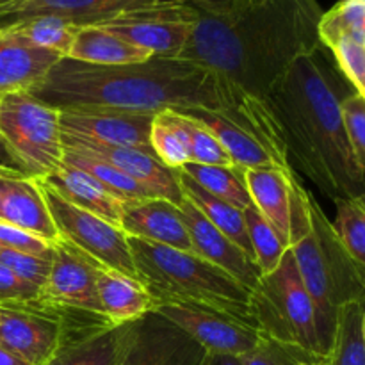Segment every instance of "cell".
Here are the masks:
<instances>
[{
    "instance_id": "52a82bcc",
    "label": "cell",
    "mask_w": 365,
    "mask_h": 365,
    "mask_svg": "<svg viewBox=\"0 0 365 365\" xmlns=\"http://www.w3.org/2000/svg\"><path fill=\"white\" fill-rule=\"evenodd\" d=\"M59 118L61 110L39 102L31 93L0 96V134L24 177L45 178L63 164Z\"/></svg>"
},
{
    "instance_id": "ffe728a7",
    "label": "cell",
    "mask_w": 365,
    "mask_h": 365,
    "mask_svg": "<svg viewBox=\"0 0 365 365\" xmlns=\"http://www.w3.org/2000/svg\"><path fill=\"white\" fill-rule=\"evenodd\" d=\"M294 170H282L278 166H262L245 170L246 189L252 203L260 214L273 225L282 241L289 246L291 230V182Z\"/></svg>"
},
{
    "instance_id": "8fae6325",
    "label": "cell",
    "mask_w": 365,
    "mask_h": 365,
    "mask_svg": "<svg viewBox=\"0 0 365 365\" xmlns=\"http://www.w3.org/2000/svg\"><path fill=\"white\" fill-rule=\"evenodd\" d=\"M102 264L61 237L52 245V260L39 294L50 302L103 314L96 291V274Z\"/></svg>"
},
{
    "instance_id": "277c9868",
    "label": "cell",
    "mask_w": 365,
    "mask_h": 365,
    "mask_svg": "<svg viewBox=\"0 0 365 365\" xmlns=\"http://www.w3.org/2000/svg\"><path fill=\"white\" fill-rule=\"evenodd\" d=\"M128 246L138 280L152 296L153 307L160 303H200L252 321V291L221 267L192 252L152 245L141 239L128 237Z\"/></svg>"
},
{
    "instance_id": "bcb514c9",
    "label": "cell",
    "mask_w": 365,
    "mask_h": 365,
    "mask_svg": "<svg viewBox=\"0 0 365 365\" xmlns=\"http://www.w3.org/2000/svg\"><path fill=\"white\" fill-rule=\"evenodd\" d=\"M7 177H16V175H7L0 171V210H2V202H4V195H6V184H7Z\"/></svg>"
},
{
    "instance_id": "4dcf8cb0",
    "label": "cell",
    "mask_w": 365,
    "mask_h": 365,
    "mask_svg": "<svg viewBox=\"0 0 365 365\" xmlns=\"http://www.w3.org/2000/svg\"><path fill=\"white\" fill-rule=\"evenodd\" d=\"M334 225L346 252L365 269V196L337 200Z\"/></svg>"
},
{
    "instance_id": "c3c4849f",
    "label": "cell",
    "mask_w": 365,
    "mask_h": 365,
    "mask_svg": "<svg viewBox=\"0 0 365 365\" xmlns=\"http://www.w3.org/2000/svg\"><path fill=\"white\" fill-rule=\"evenodd\" d=\"M298 365H324V362H317V360H303Z\"/></svg>"
},
{
    "instance_id": "e575fe53",
    "label": "cell",
    "mask_w": 365,
    "mask_h": 365,
    "mask_svg": "<svg viewBox=\"0 0 365 365\" xmlns=\"http://www.w3.org/2000/svg\"><path fill=\"white\" fill-rule=\"evenodd\" d=\"M349 84L365 98V45L351 38H342L328 48Z\"/></svg>"
},
{
    "instance_id": "8992f818",
    "label": "cell",
    "mask_w": 365,
    "mask_h": 365,
    "mask_svg": "<svg viewBox=\"0 0 365 365\" xmlns=\"http://www.w3.org/2000/svg\"><path fill=\"white\" fill-rule=\"evenodd\" d=\"M250 317L267 339L302 351L307 359L324 362L316 328V310L299 274L291 248L277 269L260 278L250 296Z\"/></svg>"
},
{
    "instance_id": "5bb4252c",
    "label": "cell",
    "mask_w": 365,
    "mask_h": 365,
    "mask_svg": "<svg viewBox=\"0 0 365 365\" xmlns=\"http://www.w3.org/2000/svg\"><path fill=\"white\" fill-rule=\"evenodd\" d=\"M155 114L118 110H61L63 135L113 146H128L152 153L150 128Z\"/></svg>"
},
{
    "instance_id": "d6a6232c",
    "label": "cell",
    "mask_w": 365,
    "mask_h": 365,
    "mask_svg": "<svg viewBox=\"0 0 365 365\" xmlns=\"http://www.w3.org/2000/svg\"><path fill=\"white\" fill-rule=\"evenodd\" d=\"M182 118L185 132L189 139V163L207 164V166H235L234 160L227 153V150L221 146L216 135L200 123L195 118L177 110Z\"/></svg>"
},
{
    "instance_id": "f6af8a7d",
    "label": "cell",
    "mask_w": 365,
    "mask_h": 365,
    "mask_svg": "<svg viewBox=\"0 0 365 365\" xmlns=\"http://www.w3.org/2000/svg\"><path fill=\"white\" fill-rule=\"evenodd\" d=\"M21 2H25V0H0V20L9 16Z\"/></svg>"
},
{
    "instance_id": "836d02e7",
    "label": "cell",
    "mask_w": 365,
    "mask_h": 365,
    "mask_svg": "<svg viewBox=\"0 0 365 365\" xmlns=\"http://www.w3.org/2000/svg\"><path fill=\"white\" fill-rule=\"evenodd\" d=\"M203 355L205 349L198 342L168 323L163 346L153 365H200Z\"/></svg>"
},
{
    "instance_id": "74e56055",
    "label": "cell",
    "mask_w": 365,
    "mask_h": 365,
    "mask_svg": "<svg viewBox=\"0 0 365 365\" xmlns=\"http://www.w3.org/2000/svg\"><path fill=\"white\" fill-rule=\"evenodd\" d=\"M241 359L245 365H298L303 360H310L298 349L267 337H262V341L252 351L241 355Z\"/></svg>"
},
{
    "instance_id": "ab89813d",
    "label": "cell",
    "mask_w": 365,
    "mask_h": 365,
    "mask_svg": "<svg viewBox=\"0 0 365 365\" xmlns=\"http://www.w3.org/2000/svg\"><path fill=\"white\" fill-rule=\"evenodd\" d=\"M39 294L36 285L14 274L13 271L0 264V307L13 305V303L29 302Z\"/></svg>"
},
{
    "instance_id": "2e32d148",
    "label": "cell",
    "mask_w": 365,
    "mask_h": 365,
    "mask_svg": "<svg viewBox=\"0 0 365 365\" xmlns=\"http://www.w3.org/2000/svg\"><path fill=\"white\" fill-rule=\"evenodd\" d=\"M63 57L52 50L41 48L11 27L0 34V96L7 93H32L45 82Z\"/></svg>"
},
{
    "instance_id": "6da1fadb",
    "label": "cell",
    "mask_w": 365,
    "mask_h": 365,
    "mask_svg": "<svg viewBox=\"0 0 365 365\" xmlns=\"http://www.w3.org/2000/svg\"><path fill=\"white\" fill-rule=\"evenodd\" d=\"M196 13L178 59L216 77L221 107L266 100L294 61L323 46L319 21L324 11L317 0H253L227 14Z\"/></svg>"
},
{
    "instance_id": "3957f363",
    "label": "cell",
    "mask_w": 365,
    "mask_h": 365,
    "mask_svg": "<svg viewBox=\"0 0 365 365\" xmlns=\"http://www.w3.org/2000/svg\"><path fill=\"white\" fill-rule=\"evenodd\" d=\"M57 110L157 114L170 109H221L216 77L185 59L100 66L63 57L31 93Z\"/></svg>"
},
{
    "instance_id": "9c48e42d",
    "label": "cell",
    "mask_w": 365,
    "mask_h": 365,
    "mask_svg": "<svg viewBox=\"0 0 365 365\" xmlns=\"http://www.w3.org/2000/svg\"><path fill=\"white\" fill-rule=\"evenodd\" d=\"M152 314L173 324L205 351L241 356L264 337L250 319L200 303H160Z\"/></svg>"
},
{
    "instance_id": "8d00e7d4",
    "label": "cell",
    "mask_w": 365,
    "mask_h": 365,
    "mask_svg": "<svg viewBox=\"0 0 365 365\" xmlns=\"http://www.w3.org/2000/svg\"><path fill=\"white\" fill-rule=\"evenodd\" d=\"M342 120L356 160L365 171V98L359 93H351L341 103Z\"/></svg>"
},
{
    "instance_id": "f1b7e54d",
    "label": "cell",
    "mask_w": 365,
    "mask_h": 365,
    "mask_svg": "<svg viewBox=\"0 0 365 365\" xmlns=\"http://www.w3.org/2000/svg\"><path fill=\"white\" fill-rule=\"evenodd\" d=\"M245 223L246 232H248L250 245L253 248V255H255V264L259 266L260 273L269 274L280 264L282 257L287 252V245L280 239L273 225L257 210L253 203H250L245 210Z\"/></svg>"
},
{
    "instance_id": "ee69618b",
    "label": "cell",
    "mask_w": 365,
    "mask_h": 365,
    "mask_svg": "<svg viewBox=\"0 0 365 365\" xmlns=\"http://www.w3.org/2000/svg\"><path fill=\"white\" fill-rule=\"evenodd\" d=\"M0 365H31V364L25 362L24 359H20L18 355L11 353L9 349L0 346Z\"/></svg>"
},
{
    "instance_id": "f907efd6",
    "label": "cell",
    "mask_w": 365,
    "mask_h": 365,
    "mask_svg": "<svg viewBox=\"0 0 365 365\" xmlns=\"http://www.w3.org/2000/svg\"><path fill=\"white\" fill-rule=\"evenodd\" d=\"M364 341H365V316H364Z\"/></svg>"
},
{
    "instance_id": "60d3db41",
    "label": "cell",
    "mask_w": 365,
    "mask_h": 365,
    "mask_svg": "<svg viewBox=\"0 0 365 365\" xmlns=\"http://www.w3.org/2000/svg\"><path fill=\"white\" fill-rule=\"evenodd\" d=\"M253 0H192V6L198 11L209 14H227L248 6Z\"/></svg>"
},
{
    "instance_id": "d4e9b609",
    "label": "cell",
    "mask_w": 365,
    "mask_h": 365,
    "mask_svg": "<svg viewBox=\"0 0 365 365\" xmlns=\"http://www.w3.org/2000/svg\"><path fill=\"white\" fill-rule=\"evenodd\" d=\"M364 316V302L348 303L339 309L334 344L324 365H365Z\"/></svg>"
},
{
    "instance_id": "484cf974",
    "label": "cell",
    "mask_w": 365,
    "mask_h": 365,
    "mask_svg": "<svg viewBox=\"0 0 365 365\" xmlns=\"http://www.w3.org/2000/svg\"><path fill=\"white\" fill-rule=\"evenodd\" d=\"M182 173L202 185L207 192L216 198L245 210L252 203L246 189L245 170L237 166H207V164L189 163L182 168Z\"/></svg>"
},
{
    "instance_id": "603a6c76",
    "label": "cell",
    "mask_w": 365,
    "mask_h": 365,
    "mask_svg": "<svg viewBox=\"0 0 365 365\" xmlns=\"http://www.w3.org/2000/svg\"><path fill=\"white\" fill-rule=\"evenodd\" d=\"M68 57L81 63L100 64V66H120V64L145 63L153 56L148 50L125 41L103 27L86 25L78 27Z\"/></svg>"
},
{
    "instance_id": "7a4b0ae2",
    "label": "cell",
    "mask_w": 365,
    "mask_h": 365,
    "mask_svg": "<svg viewBox=\"0 0 365 365\" xmlns=\"http://www.w3.org/2000/svg\"><path fill=\"white\" fill-rule=\"evenodd\" d=\"M355 88L327 46L292 63L267 93L266 103L280 132L292 170L331 202L365 196V171L356 160L341 103Z\"/></svg>"
},
{
    "instance_id": "4fadbf2b",
    "label": "cell",
    "mask_w": 365,
    "mask_h": 365,
    "mask_svg": "<svg viewBox=\"0 0 365 365\" xmlns=\"http://www.w3.org/2000/svg\"><path fill=\"white\" fill-rule=\"evenodd\" d=\"M192 0H25L4 20L13 24L34 16H59L77 27L106 25L130 14L191 4Z\"/></svg>"
},
{
    "instance_id": "e0dca14e",
    "label": "cell",
    "mask_w": 365,
    "mask_h": 365,
    "mask_svg": "<svg viewBox=\"0 0 365 365\" xmlns=\"http://www.w3.org/2000/svg\"><path fill=\"white\" fill-rule=\"evenodd\" d=\"M120 228L127 237L152 245L192 252L191 237L182 217L180 207L164 198H146L123 203Z\"/></svg>"
},
{
    "instance_id": "83f0119b",
    "label": "cell",
    "mask_w": 365,
    "mask_h": 365,
    "mask_svg": "<svg viewBox=\"0 0 365 365\" xmlns=\"http://www.w3.org/2000/svg\"><path fill=\"white\" fill-rule=\"evenodd\" d=\"M150 146L155 159H159L170 170H182L185 164H189L187 132L177 110H163L153 116Z\"/></svg>"
},
{
    "instance_id": "d6986e66",
    "label": "cell",
    "mask_w": 365,
    "mask_h": 365,
    "mask_svg": "<svg viewBox=\"0 0 365 365\" xmlns=\"http://www.w3.org/2000/svg\"><path fill=\"white\" fill-rule=\"evenodd\" d=\"M0 220L18 228H24L25 232L50 242V245L61 239L59 230L53 223V217L36 178L7 177Z\"/></svg>"
},
{
    "instance_id": "7dc6e473",
    "label": "cell",
    "mask_w": 365,
    "mask_h": 365,
    "mask_svg": "<svg viewBox=\"0 0 365 365\" xmlns=\"http://www.w3.org/2000/svg\"><path fill=\"white\" fill-rule=\"evenodd\" d=\"M16 24H13L11 20H0V34H4L6 31H9L11 27H14Z\"/></svg>"
},
{
    "instance_id": "7bdbcfd3",
    "label": "cell",
    "mask_w": 365,
    "mask_h": 365,
    "mask_svg": "<svg viewBox=\"0 0 365 365\" xmlns=\"http://www.w3.org/2000/svg\"><path fill=\"white\" fill-rule=\"evenodd\" d=\"M200 365H245L239 355H230V353H216L205 351L202 364Z\"/></svg>"
},
{
    "instance_id": "5b68a950",
    "label": "cell",
    "mask_w": 365,
    "mask_h": 365,
    "mask_svg": "<svg viewBox=\"0 0 365 365\" xmlns=\"http://www.w3.org/2000/svg\"><path fill=\"white\" fill-rule=\"evenodd\" d=\"M310 214L312 230L291 252L314 303L317 337L327 360L334 344L339 309L348 303H365V269L346 252L314 196H310Z\"/></svg>"
},
{
    "instance_id": "b9f144b4",
    "label": "cell",
    "mask_w": 365,
    "mask_h": 365,
    "mask_svg": "<svg viewBox=\"0 0 365 365\" xmlns=\"http://www.w3.org/2000/svg\"><path fill=\"white\" fill-rule=\"evenodd\" d=\"M0 171H2V173H7V175L24 177L20 166H18V163L14 160V157H13V153H11L9 146H7L6 141H4L2 134H0Z\"/></svg>"
},
{
    "instance_id": "7402d4cb",
    "label": "cell",
    "mask_w": 365,
    "mask_h": 365,
    "mask_svg": "<svg viewBox=\"0 0 365 365\" xmlns=\"http://www.w3.org/2000/svg\"><path fill=\"white\" fill-rule=\"evenodd\" d=\"M96 291L103 316L114 324L135 323L153 312V299L145 285L120 271L100 267Z\"/></svg>"
},
{
    "instance_id": "44dd1931",
    "label": "cell",
    "mask_w": 365,
    "mask_h": 365,
    "mask_svg": "<svg viewBox=\"0 0 365 365\" xmlns=\"http://www.w3.org/2000/svg\"><path fill=\"white\" fill-rule=\"evenodd\" d=\"M39 180L45 182L48 187H52L57 195L63 196L71 205L88 210V212L106 220L107 223L120 228L123 202L107 192L95 178H91L84 171L63 163L48 177L39 178Z\"/></svg>"
},
{
    "instance_id": "7c38bea8",
    "label": "cell",
    "mask_w": 365,
    "mask_h": 365,
    "mask_svg": "<svg viewBox=\"0 0 365 365\" xmlns=\"http://www.w3.org/2000/svg\"><path fill=\"white\" fill-rule=\"evenodd\" d=\"M63 145L64 148L110 164L121 173L130 177L132 180L145 185L157 198L170 200L175 205H180L184 200V192H182L180 182H178V171L164 166L152 153L138 148H128V146L103 145V143L71 138V135H63Z\"/></svg>"
},
{
    "instance_id": "f546056e",
    "label": "cell",
    "mask_w": 365,
    "mask_h": 365,
    "mask_svg": "<svg viewBox=\"0 0 365 365\" xmlns=\"http://www.w3.org/2000/svg\"><path fill=\"white\" fill-rule=\"evenodd\" d=\"M342 38H351L365 43V2H337L330 11L323 13L319 21V39L330 48Z\"/></svg>"
},
{
    "instance_id": "d590c367",
    "label": "cell",
    "mask_w": 365,
    "mask_h": 365,
    "mask_svg": "<svg viewBox=\"0 0 365 365\" xmlns=\"http://www.w3.org/2000/svg\"><path fill=\"white\" fill-rule=\"evenodd\" d=\"M50 260H52V257L29 255V253L0 246V264L20 278L27 280L29 284L36 285L38 289L45 285L46 274L50 269Z\"/></svg>"
},
{
    "instance_id": "f35d334b",
    "label": "cell",
    "mask_w": 365,
    "mask_h": 365,
    "mask_svg": "<svg viewBox=\"0 0 365 365\" xmlns=\"http://www.w3.org/2000/svg\"><path fill=\"white\" fill-rule=\"evenodd\" d=\"M0 246L36 257H52V245L0 220Z\"/></svg>"
},
{
    "instance_id": "9a60e30c",
    "label": "cell",
    "mask_w": 365,
    "mask_h": 365,
    "mask_svg": "<svg viewBox=\"0 0 365 365\" xmlns=\"http://www.w3.org/2000/svg\"><path fill=\"white\" fill-rule=\"evenodd\" d=\"M178 207H180L182 217L191 237L192 253L221 267L239 284L245 285L248 291H253L262 278L255 260L250 259L234 241L217 230L191 200L184 196Z\"/></svg>"
},
{
    "instance_id": "ac0fdd59",
    "label": "cell",
    "mask_w": 365,
    "mask_h": 365,
    "mask_svg": "<svg viewBox=\"0 0 365 365\" xmlns=\"http://www.w3.org/2000/svg\"><path fill=\"white\" fill-rule=\"evenodd\" d=\"M143 319L114 324L64 344L45 365H128L141 341Z\"/></svg>"
},
{
    "instance_id": "cb8c5ba5",
    "label": "cell",
    "mask_w": 365,
    "mask_h": 365,
    "mask_svg": "<svg viewBox=\"0 0 365 365\" xmlns=\"http://www.w3.org/2000/svg\"><path fill=\"white\" fill-rule=\"evenodd\" d=\"M178 171V182H180L182 192H184L185 198L191 200L196 207L203 212V216L214 225L220 232H223L230 241H234L250 259L255 260L253 255V248L250 245L248 232H246V223H245V214L241 209L230 205V203L223 202V200L216 198L210 192H207L202 185L196 184L192 178H189L187 175Z\"/></svg>"
},
{
    "instance_id": "ba28073f",
    "label": "cell",
    "mask_w": 365,
    "mask_h": 365,
    "mask_svg": "<svg viewBox=\"0 0 365 365\" xmlns=\"http://www.w3.org/2000/svg\"><path fill=\"white\" fill-rule=\"evenodd\" d=\"M38 184L61 237L77 246L81 252L88 253L107 269L120 271L127 277L138 278L128 237L121 228L107 223L106 220L88 210L71 205L39 178Z\"/></svg>"
},
{
    "instance_id": "816d5d0a",
    "label": "cell",
    "mask_w": 365,
    "mask_h": 365,
    "mask_svg": "<svg viewBox=\"0 0 365 365\" xmlns=\"http://www.w3.org/2000/svg\"><path fill=\"white\" fill-rule=\"evenodd\" d=\"M364 45H365V43H364Z\"/></svg>"
},
{
    "instance_id": "30bf717a",
    "label": "cell",
    "mask_w": 365,
    "mask_h": 365,
    "mask_svg": "<svg viewBox=\"0 0 365 365\" xmlns=\"http://www.w3.org/2000/svg\"><path fill=\"white\" fill-rule=\"evenodd\" d=\"M196 16L198 13L191 2L185 6L135 13L96 27H103L125 41L148 50L153 57L178 59L191 38Z\"/></svg>"
},
{
    "instance_id": "1f68e13d",
    "label": "cell",
    "mask_w": 365,
    "mask_h": 365,
    "mask_svg": "<svg viewBox=\"0 0 365 365\" xmlns=\"http://www.w3.org/2000/svg\"><path fill=\"white\" fill-rule=\"evenodd\" d=\"M16 29L25 38L31 39L34 45L57 52L61 57L70 56L75 34L78 31L77 25L70 24L59 16H50V14L20 21V24H16Z\"/></svg>"
},
{
    "instance_id": "4316f807",
    "label": "cell",
    "mask_w": 365,
    "mask_h": 365,
    "mask_svg": "<svg viewBox=\"0 0 365 365\" xmlns=\"http://www.w3.org/2000/svg\"><path fill=\"white\" fill-rule=\"evenodd\" d=\"M63 163L70 164V166L88 173L89 177L95 178L107 192L116 196V198L123 203L139 202V200L146 198H157V196L153 195L152 191H148L145 185L138 184V182L132 180L130 177L121 173L120 170H116L114 166H110V164L103 163V160L100 159H93V157L84 155V153L64 148Z\"/></svg>"
},
{
    "instance_id": "681fc988",
    "label": "cell",
    "mask_w": 365,
    "mask_h": 365,
    "mask_svg": "<svg viewBox=\"0 0 365 365\" xmlns=\"http://www.w3.org/2000/svg\"><path fill=\"white\" fill-rule=\"evenodd\" d=\"M339 2H351V0H339ZM360 2H365V0H360Z\"/></svg>"
}]
</instances>
